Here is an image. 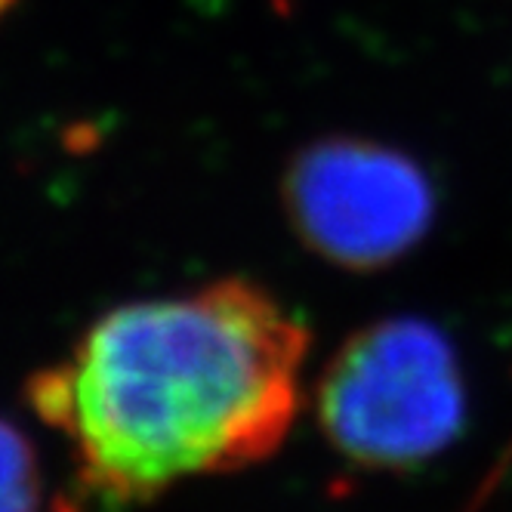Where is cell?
<instances>
[{"instance_id":"3957f363","label":"cell","mask_w":512,"mask_h":512,"mask_svg":"<svg viewBox=\"0 0 512 512\" xmlns=\"http://www.w3.org/2000/svg\"><path fill=\"white\" fill-rule=\"evenodd\" d=\"M281 198L303 244L352 272L405 256L435 213L432 182L414 158L355 136L306 145L284 170Z\"/></svg>"},{"instance_id":"7a4b0ae2","label":"cell","mask_w":512,"mask_h":512,"mask_svg":"<svg viewBox=\"0 0 512 512\" xmlns=\"http://www.w3.org/2000/svg\"><path fill=\"white\" fill-rule=\"evenodd\" d=\"M463 411L454 346L417 318H389L352 334L315 386L327 442L371 469H408L445 451Z\"/></svg>"},{"instance_id":"6da1fadb","label":"cell","mask_w":512,"mask_h":512,"mask_svg":"<svg viewBox=\"0 0 512 512\" xmlns=\"http://www.w3.org/2000/svg\"><path fill=\"white\" fill-rule=\"evenodd\" d=\"M309 334L266 287L219 278L96 318L28 380L81 485L118 506L275 454L303 405Z\"/></svg>"},{"instance_id":"277c9868","label":"cell","mask_w":512,"mask_h":512,"mask_svg":"<svg viewBox=\"0 0 512 512\" xmlns=\"http://www.w3.org/2000/svg\"><path fill=\"white\" fill-rule=\"evenodd\" d=\"M44 469L31 435L0 414V512H44Z\"/></svg>"},{"instance_id":"5b68a950","label":"cell","mask_w":512,"mask_h":512,"mask_svg":"<svg viewBox=\"0 0 512 512\" xmlns=\"http://www.w3.org/2000/svg\"><path fill=\"white\" fill-rule=\"evenodd\" d=\"M10 4H13V0H0V13H4V10H7Z\"/></svg>"}]
</instances>
